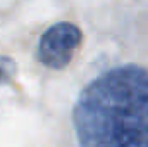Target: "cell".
Wrapping results in <instances>:
<instances>
[{
	"label": "cell",
	"instance_id": "7a4b0ae2",
	"mask_svg": "<svg viewBox=\"0 0 148 147\" xmlns=\"http://www.w3.org/2000/svg\"><path fill=\"white\" fill-rule=\"evenodd\" d=\"M83 42V31L69 21L52 24L40 38L38 59L50 69H64L71 64Z\"/></svg>",
	"mask_w": 148,
	"mask_h": 147
},
{
	"label": "cell",
	"instance_id": "3957f363",
	"mask_svg": "<svg viewBox=\"0 0 148 147\" xmlns=\"http://www.w3.org/2000/svg\"><path fill=\"white\" fill-rule=\"evenodd\" d=\"M17 73V64L9 55H0V85L10 83Z\"/></svg>",
	"mask_w": 148,
	"mask_h": 147
},
{
	"label": "cell",
	"instance_id": "6da1fadb",
	"mask_svg": "<svg viewBox=\"0 0 148 147\" xmlns=\"http://www.w3.org/2000/svg\"><path fill=\"white\" fill-rule=\"evenodd\" d=\"M79 147H148V69L112 68L91 80L73 109Z\"/></svg>",
	"mask_w": 148,
	"mask_h": 147
}]
</instances>
